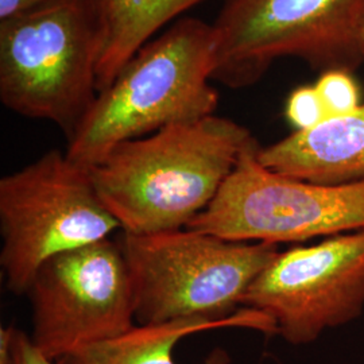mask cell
<instances>
[{
	"label": "cell",
	"instance_id": "cell-6",
	"mask_svg": "<svg viewBox=\"0 0 364 364\" xmlns=\"http://www.w3.org/2000/svg\"><path fill=\"white\" fill-rule=\"evenodd\" d=\"M122 230L92 182L91 171L50 150L0 180V266L6 287L26 294L53 257Z\"/></svg>",
	"mask_w": 364,
	"mask_h": 364
},
{
	"label": "cell",
	"instance_id": "cell-7",
	"mask_svg": "<svg viewBox=\"0 0 364 364\" xmlns=\"http://www.w3.org/2000/svg\"><path fill=\"white\" fill-rule=\"evenodd\" d=\"M255 139L186 228L231 242L294 243L364 231V181H301L264 168Z\"/></svg>",
	"mask_w": 364,
	"mask_h": 364
},
{
	"label": "cell",
	"instance_id": "cell-16",
	"mask_svg": "<svg viewBox=\"0 0 364 364\" xmlns=\"http://www.w3.org/2000/svg\"><path fill=\"white\" fill-rule=\"evenodd\" d=\"M49 0H0V22L28 13Z\"/></svg>",
	"mask_w": 364,
	"mask_h": 364
},
{
	"label": "cell",
	"instance_id": "cell-2",
	"mask_svg": "<svg viewBox=\"0 0 364 364\" xmlns=\"http://www.w3.org/2000/svg\"><path fill=\"white\" fill-rule=\"evenodd\" d=\"M212 25L182 18L147 42L97 93L66 156L85 169L99 165L117 144L165 127L215 115Z\"/></svg>",
	"mask_w": 364,
	"mask_h": 364
},
{
	"label": "cell",
	"instance_id": "cell-14",
	"mask_svg": "<svg viewBox=\"0 0 364 364\" xmlns=\"http://www.w3.org/2000/svg\"><path fill=\"white\" fill-rule=\"evenodd\" d=\"M285 115L294 131L311 130L328 117L316 85H302L289 95Z\"/></svg>",
	"mask_w": 364,
	"mask_h": 364
},
{
	"label": "cell",
	"instance_id": "cell-9",
	"mask_svg": "<svg viewBox=\"0 0 364 364\" xmlns=\"http://www.w3.org/2000/svg\"><path fill=\"white\" fill-rule=\"evenodd\" d=\"M242 306L269 316L275 333L293 346L350 324L364 311V231L279 251Z\"/></svg>",
	"mask_w": 364,
	"mask_h": 364
},
{
	"label": "cell",
	"instance_id": "cell-3",
	"mask_svg": "<svg viewBox=\"0 0 364 364\" xmlns=\"http://www.w3.org/2000/svg\"><path fill=\"white\" fill-rule=\"evenodd\" d=\"M119 245L130 270L135 321L141 326L230 318L279 252L277 245L231 242L191 228L123 232Z\"/></svg>",
	"mask_w": 364,
	"mask_h": 364
},
{
	"label": "cell",
	"instance_id": "cell-10",
	"mask_svg": "<svg viewBox=\"0 0 364 364\" xmlns=\"http://www.w3.org/2000/svg\"><path fill=\"white\" fill-rule=\"evenodd\" d=\"M260 164L290 178L340 185L364 181V105L326 117L311 130L294 131L267 147Z\"/></svg>",
	"mask_w": 364,
	"mask_h": 364
},
{
	"label": "cell",
	"instance_id": "cell-4",
	"mask_svg": "<svg viewBox=\"0 0 364 364\" xmlns=\"http://www.w3.org/2000/svg\"><path fill=\"white\" fill-rule=\"evenodd\" d=\"M99 36L84 0H49L0 22V102L70 139L96 96Z\"/></svg>",
	"mask_w": 364,
	"mask_h": 364
},
{
	"label": "cell",
	"instance_id": "cell-11",
	"mask_svg": "<svg viewBox=\"0 0 364 364\" xmlns=\"http://www.w3.org/2000/svg\"><path fill=\"white\" fill-rule=\"evenodd\" d=\"M234 326L275 333V326L269 316L243 308L221 321L188 318L164 324H135L130 331L117 338L81 348L57 364H177L174 360V348L183 338ZM205 364H230V358L225 352L216 351Z\"/></svg>",
	"mask_w": 364,
	"mask_h": 364
},
{
	"label": "cell",
	"instance_id": "cell-17",
	"mask_svg": "<svg viewBox=\"0 0 364 364\" xmlns=\"http://www.w3.org/2000/svg\"><path fill=\"white\" fill-rule=\"evenodd\" d=\"M362 53H363L364 57V22L363 27H362Z\"/></svg>",
	"mask_w": 364,
	"mask_h": 364
},
{
	"label": "cell",
	"instance_id": "cell-15",
	"mask_svg": "<svg viewBox=\"0 0 364 364\" xmlns=\"http://www.w3.org/2000/svg\"><path fill=\"white\" fill-rule=\"evenodd\" d=\"M0 364H57L34 344L30 335L14 326L0 331Z\"/></svg>",
	"mask_w": 364,
	"mask_h": 364
},
{
	"label": "cell",
	"instance_id": "cell-1",
	"mask_svg": "<svg viewBox=\"0 0 364 364\" xmlns=\"http://www.w3.org/2000/svg\"><path fill=\"white\" fill-rule=\"evenodd\" d=\"M254 141L247 127L210 115L117 144L90 169L92 182L123 232L182 230L212 204Z\"/></svg>",
	"mask_w": 364,
	"mask_h": 364
},
{
	"label": "cell",
	"instance_id": "cell-5",
	"mask_svg": "<svg viewBox=\"0 0 364 364\" xmlns=\"http://www.w3.org/2000/svg\"><path fill=\"white\" fill-rule=\"evenodd\" d=\"M364 0H227L212 25L213 81L258 82L275 60L352 72L364 61Z\"/></svg>",
	"mask_w": 364,
	"mask_h": 364
},
{
	"label": "cell",
	"instance_id": "cell-8",
	"mask_svg": "<svg viewBox=\"0 0 364 364\" xmlns=\"http://www.w3.org/2000/svg\"><path fill=\"white\" fill-rule=\"evenodd\" d=\"M26 294L30 336L55 363L136 324L130 270L119 240L111 237L46 260Z\"/></svg>",
	"mask_w": 364,
	"mask_h": 364
},
{
	"label": "cell",
	"instance_id": "cell-12",
	"mask_svg": "<svg viewBox=\"0 0 364 364\" xmlns=\"http://www.w3.org/2000/svg\"><path fill=\"white\" fill-rule=\"evenodd\" d=\"M204 0H84L99 36L96 87L103 91L156 31Z\"/></svg>",
	"mask_w": 364,
	"mask_h": 364
},
{
	"label": "cell",
	"instance_id": "cell-13",
	"mask_svg": "<svg viewBox=\"0 0 364 364\" xmlns=\"http://www.w3.org/2000/svg\"><path fill=\"white\" fill-rule=\"evenodd\" d=\"M314 85L326 105L328 117L350 114L362 105L358 84L350 70H324Z\"/></svg>",
	"mask_w": 364,
	"mask_h": 364
}]
</instances>
